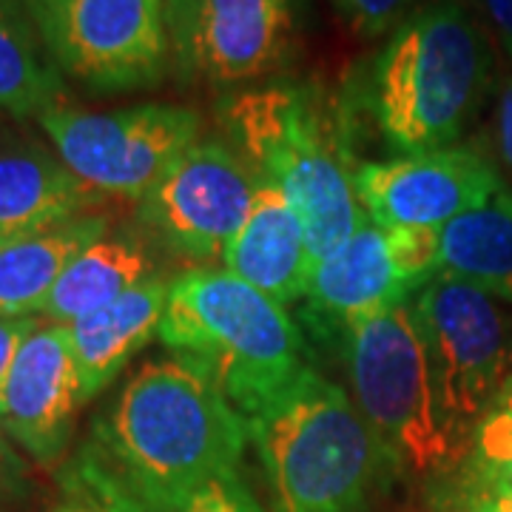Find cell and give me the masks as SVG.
Here are the masks:
<instances>
[{
  "mask_svg": "<svg viewBox=\"0 0 512 512\" xmlns=\"http://www.w3.org/2000/svg\"><path fill=\"white\" fill-rule=\"evenodd\" d=\"M248 421L177 359L143 365L103 410L80 458L143 512H183L194 493L237 470Z\"/></svg>",
  "mask_w": 512,
  "mask_h": 512,
  "instance_id": "1",
  "label": "cell"
},
{
  "mask_svg": "<svg viewBox=\"0 0 512 512\" xmlns=\"http://www.w3.org/2000/svg\"><path fill=\"white\" fill-rule=\"evenodd\" d=\"M231 146L299 217L313 265L367 222L356 194L353 114L313 80L276 77L228 92L217 106Z\"/></svg>",
  "mask_w": 512,
  "mask_h": 512,
  "instance_id": "2",
  "label": "cell"
},
{
  "mask_svg": "<svg viewBox=\"0 0 512 512\" xmlns=\"http://www.w3.org/2000/svg\"><path fill=\"white\" fill-rule=\"evenodd\" d=\"M487 32L458 0L416 6L367 60L348 109L399 157L458 146L493 92Z\"/></svg>",
  "mask_w": 512,
  "mask_h": 512,
  "instance_id": "3",
  "label": "cell"
},
{
  "mask_svg": "<svg viewBox=\"0 0 512 512\" xmlns=\"http://www.w3.org/2000/svg\"><path fill=\"white\" fill-rule=\"evenodd\" d=\"M271 512H367L393 461L348 390L305 367L248 419Z\"/></svg>",
  "mask_w": 512,
  "mask_h": 512,
  "instance_id": "4",
  "label": "cell"
},
{
  "mask_svg": "<svg viewBox=\"0 0 512 512\" xmlns=\"http://www.w3.org/2000/svg\"><path fill=\"white\" fill-rule=\"evenodd\" d=\"M160 342L245 421L308 367L288 308L225 268H191L171 282Z\"/></svg>",
  "mask_w": 512,
  "mask_h": 512,
  "instance_id": "5",
  "label": "cell"
},
{
  "mask_svg": "<svg viewBox=\"0 0 512 512\" xmlns=\"http://www.w3.org/2000/svg\"><path fill=\"white\" fill-rule=\"evenodd\" d=\"M342 345L350 399L393 467L410 476L458 470L464 447L444 419L413 305L404 302L359 322Z\"/></svg>",
  "mask_w": 512,
  "mask_h": 512,
  "instance_id": "6",
  "label": "cell"
},
{
  "mask_svg": "<svg viewBox=\"0 0 512 512\" xmlns=\"http://www.w3.org/2000/svg\"><path fill=\"white\" fill-rule=\"evenodd\" d=\"M441 410L467 453L481 416L512 384V305L453 276H433L413 299Z\"/></svg>",
  "mask_w": 512,
  "mask_h": 512,
  "instance_id": "7",
  "label": "cell"
},
{
  "mask_svg": "<svg viewBox=\"0 0 512 512\" xmlns=\"http://www.w3.org/2000/svg\"><path fill=\"white\" fill-rule=\"evenodd\" d=\"M46 55L97 97L157 89L171 66L163 0H23Z\"/></svg>",
  "mask_w": 512,
  "mask_h": 512,
  "instance_id": "8",
  "label": "cell"
},
{
  "mask_svg": "<svg viewBox=\"0 0 512 512\" xmlns=\"http://www.w3.org/2000/svg\"><path fill=\"white\" fill-rule=\"evenodd\" d=\"M40 128L55 154L94 194L143 200L200 140V114L174 103L86 111L72 103L46 111Z\"/></svg>",
  "mask_w": 512,
  "mask_h": 512,
  "instance_id": "9",
  "label": "cell"
},
{
  "mask_svg": "<svg viewBox=\"0 0 512 512\" xmlns=\"http://www.w3.org/2000/svg\"><path fill=\"white\" fill-rule=\"evenodd\" d=\"M305 0H163L177 72L237 92L276 80L302 52Z\"/></svg>",
  "mask_w": 512,
  "mask_h": 512,
  "instance_id": "10",
  "label": "cell"
},
{
  "mask_svg": "<svg viewBox=\"0 0 512 512\" xmlns=\"http://www.w3.org/2000/svg\"><path fill=\"white\" fill-rule=\"evenodd\" d=\"M439 276V231L379 228L367 220L313 265L305 319L316 336L345 339L370 316L410 302Z\"/></svg>",
  "mask_w": 512,
  "mask_h": 512,
  "instance_id": "11",
  "label": "cell"
},
{
  "mask_svg": "<svg viewBox=\"0 0 512 512\" xmlns=\"http://www.w3.org/2000/svg\"><path fill=\"white\" fill-rule=\"evenodd\" d=\"M259 177L237 148L197 140L140 200V217L165 245L205 268L222 262L254 202Z\"/></svg>",
  "mask_w": 512,
  "mask_h": 512,
  "instance_id": "12",
  "label": "cell"
},
{
  "mask_svg": "<svg viewBox=\"0 0 512 512\" xmlns=\"http://www.w3.org/2000/svg\"><path fill=\"white\" fill-rule=\"evenodd\" d=\"M504 188L495 160L478 146H450L362 163L356 194L367 220L379 228L441 231L447 222L481 208Z\"/></svg>",
  "mask_w": 512,
  "mask_h": 512,
  "instance_id": "13",
  "label": "cell"
},
{
  "mask_svg": "<svg viewBox=\"0 0 512 512\" xmlns=\"http://www.w3.org/2000/svg\"><path fill=\"white\" fill-rule=\"evenodd\" d=\"M83 404L80 376L66 325H37L12 365L0 421L12 441L37 464H57L72 441L74 416Z\"/></svg>",
  "mask_w": 512,
  "mask_h": 512,
  "instance_id": "14",
  "label": "cell"
},
{
  "mask_svg": "<svg viewBox=\"0 0 512 512\" xmlns=\"http://www.w3.org/2000/svg\"><path fill=\"white\" fill-rule=\"evenodd\" d=\"M222 268L285 308L305 299L313 256L305 228L279 188L259 180L248 217L222 254Z\"/></svg>",
  "mask_w": 512,
  "mask_h": 512,
  "instance_id": "15",
  "label": "cell"
},
{
  "mask_svg": "<svg viewBox=\"0 0 512 512\" xmlns=\"http://www.w3.org/2000/svg\"><path fill=\"white\" fill-rule=\"evenodd\" d=\"M168 291L171 282L163 274H154L109 305L66 325L72 336L83 404L106 390V384L131 362V356L160 336Z\"/></svg>",
  "mask_w": 512,
  "mask_h": 512,
  "instance_id": "16",
  "label": "cell"
},
{
  "mask_svg": "<svg viewBox=\"0 0 512 512\" xmlns=\"http://www.w3.org/2000/svg\"><path fill=\"white\" fill-rule=\"evenodd\" d=\"M100 194L37 143H0V245L80 217Z\"/></svg>",
  "mask_w": 512,
  "mask_h": 512,
  "instance_id": "17",
  "label": "cell"
},
{
  "mask_svg": "<svg viewBox=\"0 0 512 512\" xmlns=\"http://www.w3.org/2000/svg\"><path fill=\"white\" fill-rule=\"evenodd\" d=\"M109 231V222L94 214L43 228L0 245V316L43 313L63 271L94 239Z\"/></svg>",
  "mask_w": 512,
  "mask_h": 512,
  "instance_id": "18",
  "label": "cell"
},
{
  "mask_svg": "<svg viewBox=\"0 0 512 512\" xmlns=\"http://www.w3.org/2000/svg\"><path fill=\"white\" fill-rule=\"evenodd\" d=\"M154 274V256L143 239L131 231H106L74 256L43 313L57 325H72Z\"/></svg>",
  "mask_w": 512,
  "mask_h": 512,
  "instance_id": "19",
  "label": "cell"
},
{
  "mask_svg": "<svg viewBox=\"0 0 512 512\" xmlns=\"http://www.w3.org/2000/svg\"><path fill=\"white\" fill-rule=\"evenodd\" d=\"M439 274L470 282L512 305V191L439 231Z\"/></svg>",
  "mask_w": 512,
  "mask_h": 512,
  "instance_id": "20",
  "label": "cell"
},
{
  "mask_svg": "<svg viewBox=\"0 0 512 512\" xmlns=\"http://www.w3.org/2000/svg\"><path fill=\"white\" fill-rule=\"evenodd\" d=\"M60 69L37 46L15 0H0V111L9 117H35L66 106Z\"/></svg>",
  "mask_w": 512,
  "mask_h": 512,
  "instance_id": "21",
  "label": "cell"
},
{
  "mask_svg": "<svg viewBox=\"0 0 512 512\" xmlns=\"http://www.w3.org/2000/svg\"><path fill=\"white\" fill-rule=\"evenodd\" d=\"M453 484L512 490V384L476 424Z\"/></svg>",
  "mask_w": 512,
  "mask_h": 512,
  "instance_id": "22",
  "label": "cell"
},
{
  "mask_svg": "<svg viewBox=\"0 0 512 512\" xmlns=\"http://www.w3.org/2000/svg\"><path fill=\"white\" fill-rule=\"evenodd\" d=\"M55 512H143L131 504L109 478L97 473L89 461L77 456L66 481H63V498Z\"/></svg>",
  "mask_w": 512,
  "mask_h": 512,
  "instance_id": "23",
  "label": "cell"
},
{
  "mask_svg": "<svg viewBox=\"0 0 512 512\" xmlns=\"http://www.w3.org/2000/svg\"><path fill=\"white\" fill-rule=\"evenodd\" d=\"M336 15L362 40L390 35L413 9L416 0H330Z\"/></svg>",
  "mask_w": 512,
  "mask_h": 512,
  "instance_id": "24",
  "label": "cell"
},
{
  "mask_svg": "<svg viewBox=\"0 0 512 512\" xmlns=\"http://www.w3.org/2000/svg\"><path fill=\"white\" fill-rule=\"evenodd\" d=\"M183 512H268L254 490L248 487V481L242 476V470H225L217 478H211L205 487H200L194 498L185 504Z\"/></svg>",
  "mask_w": 512,
  "mask_h": 512,
  "instance_id": "25",
  "label": "cell"
},
{
  "mask_svg": "<svg viewBox=\"0 0 512 512\" xmlns=\"http://www.w3.org/2000/svg\"><path fill=\"white\" fill-rule=\"evenodd\" d=\"M29 490V473L26 461L18 453V444L6 433L0 421V507L15 504Z\"/></svg>",
  "mask_w": 512,
  "mask_h": 512,
  "instance_id": "26",
  "label": "cell"
},
{
  "mask_svg": "<svg viewBox=\"0 0 512 512\" xmlns=\"http://www.w3.org/2000/svg\"><path fill=\"white\" fill-rule=\"evenodd\" d=\"M35 328V316H0V410H3V393H6L12 365L18 359L23 342L32 336Z\"/></svg>",
  "mask_w": 512,
  "mask_h": 512,
  "instance_id": "27",
  "label": "cell"
},
{
  "mask_svg": "<svg viewBox=\"0 0 512 512\" xmlns=\"http://www.w3.org/2000/svg\"><path fill=\"white\" fill-rule=\"evenodd\" d=\"M447 504L453 512H512V490L453 484Z\"/></svg>",
  "mask_w": 512,
  "mask_h": 512,
  "instance_id": "28",
  "label": "cell"
},
{
  "mask_svg": "<svg viewBox=\"0 0 512 512\" xmlns=\"http://www.w3.org/2000/svg\"><path fill=\"white\" fill-rule=\"evenodd\" d=\"M493 146L498 160L512 171V77H504L495 92Z\"/></svg>",
  "mask_w": 512,
  "mask_h": 512,
  "instance_id": "29",
  "label": "cell"
},
{
  "mask_svg": "<svg viewBox=\"0 0 512 512\" xmlns=\"http://www.w3.org/2000/svg\"><path fill=\"white\" fill-rule=\"evenodd\" d=\"M478 9L493 23V29L501 37L504 49L512 60V0H476Z\"/></svg>",
  "mask_w": 512,
  "mask_h": 512,
  "instance_id": "30",
  "label": "cell"
}]
</instances>
